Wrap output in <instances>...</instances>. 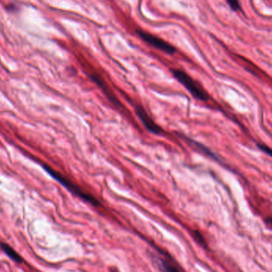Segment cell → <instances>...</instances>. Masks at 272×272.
<instances>
[{
	"label": "cell",
	"mask_w": 272,
	"mask_h": 272,
	"mask_svg": "<svg viewBox=\"0 0 272 272\" xmlns=\"http://www.w3.org/2000/svg\"><path fill=\"white\" fill-rule=\"evenodd\" d=\"M172 73L173 77H175L176 80L179 83L182 84L187 90L190 92L193 97H195L196 99L201 101H208L209 99V96L207 93L206 91L202 88V85L196 82L195 80L192 78L188 73L182 69H172Z\"/></svg>",
	"instance_id": "6da1fadb"
},
{
	"label": "cell",
	"mask_w": 272,
	"mask_h": 272,
	"mask_svg": "<svg viewBox=\"0 0 272 272\" xmlns=\"http://www.w3.org/2000/svg\"><path fill=\"white\" fill-rule=\"evenodd\" d=\"M46 170L53 178H54L57 182H60L65 188L68 189L73 194L78 198H82L84 201H85L86 202H88L94 206H99L100 202L97 198L93 197L90 193H87L85 191L81 189L78 186L73 182V181L69 180L68 178H66L58 172L55 171L50 167H46Z\"/></svg>",
	"instance_id": "7a4b0ae2"
},
{
	"label": "cell",
	"mask_w": 272,
	"mask_h": 272,
	"mask_svg": "<svg viewBox=\"0 0 272 272\" xmlns=\"http://www.w3.org/2000/svg\"><path fill=\"white\" fill-rule=\"evenodd\" d=\"M137 33L144 42L153 46L154 48L158 49L159 51H163V52L168 53V54H173L175 53V47L162 39L160 37L153 35L152 34L147 33V32L143 31H137Z\"/></svg>",
	"instance_id": "3957f363"
},
{
	"label": "cell",
	"mask_w": 272,
	"mask_h": 272,
	"mask_svg": "<svg viewBox=\"0 0 272 272\" xmlns=\"http://www.w3.org/2000/svg\"><path fill=\"white\" fill-rule=\"evenodd\" d=\"M136 113L137 117L140 119L141 122L143 123V126L147 128V131L152 132L153 134L160 135L163 133V129L162 127L157 124L152 117L147 114V111L145 108L140 105H136Z\"/></svg>",
	"instance_id": "277c9868"
},
{
	"label": "cell",
	"mask_w": 272,
	"mask_h": 272,
	"mask_svg": "<svg viewBox=\"0 0 272 272\" xmlns=\"http://www.w3.org/2000/svg\"><path fill=\"white\" fill-rule=\"evenodd\" d=\"M91 78H92V81L97 84V86H99L100 88L102 89L104 93H105L106 96L108 97L110 101L112 102L114 105L117 106V107H121V103L118 101L116 96L113 94V92L110 90L109 88L108 87V85L105 84V82H103L101 79V77L97 75H92L91 76Z\"/></svg>",
	"instance_id": "5b68a950"
},
{
	"label": "cell",
	"mask_w": 272,
	"mask_h": 272,
	"mask_svg": "<svg viewBox=\"0 0 272 272\" xmlns=\"http://www.w3.org/2000/svg\"><path fill=\"white\" fill-rule=\"evenodd\" d=\"M0 248L3 251V253L9 257L10 259H12L16 263H23V259H22V256L13 248H11V246L8 245L6 243H0Z\"/></svg>",
	"instance_id": "8992f818"
},
{
	"label": "cell",
	"mask_w": 272,
	"mask_h": 272,
	"mask_svg": "<svg viewBox=\"0 0 272 272\" xmlns=\"http://www.w3.org/2000/svg\"><path fill=\"white\" fill-rule=\"evenodd\" d=\"M165 272H184L178 266L169 260H161Z\"/></svg>",
	"instance_id": "52a82bcc"
},
{
	"label": "cell",
	"mask_w": 272,
	"mask_h": 272,
	"mask_svg": "<svg viewBox=\"0 0 272 272\" xmlns=\"http://www.w3.org/2000/svg\"><path fill=\"white\" fill-rule=\"evenodd\" d=\"M229 7L235 11H241V7L239 4V0H226Z\"/></svg>",
	"instance_id": "ba28073f"
},
{
	"label": "cell",
	"mask_w": 272,
	"mask_h": 272,
	"mask_svg": "<svg viewBox=\"0 0 272 272\" xmlns=\"http://www.w3.org/2000/svg\"><path fill=\"white\" fill-rule=\"evenodd\" d=\"M194 234H195L194 236H195L196 239L200 242V244L203 246H206V242L204 240V237L199 232H194Z\"/></svg>",
	"instance_id": "9c48e42d"
},
{
	"label": "cell",
	"mask_w": 272,
	"mask_h": 272,
	"mask_svg": "<svg viewBox=\"0 0 272 272\" xmlns=\"http://www.w3.org/2000/svg\"><path fill=\"white\" fill-rule=\"evenodd\" d=\"M259 149L263 151V152H265L266 154H268V155H270L272 157V149L270 147H268V146L264 145V144H259Z\"/></svg>",
	"instance_id": "30bf717a"
},
{
	"label": "cell",
	"mask_w": 272,
	"mask_h": 272,
	"mask_svg": "<svg viewBox=\"0 0 272 272\" xmlns=\"http://www.w3.org/2000/svg\"><path fill=\"white\" fill-rule=\"evenodd\" d=\"M265 221L266 224H267L268 227H270L271 228H272V217H269V218H267Z\"/></svg>",
	"instance_id": "8fae6325"
}]
</instances>
